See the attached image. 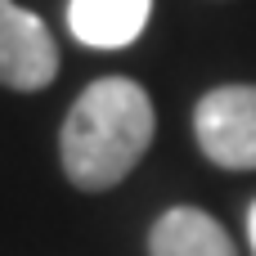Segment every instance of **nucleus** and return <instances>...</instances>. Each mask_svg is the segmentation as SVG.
<instances>
[{"label":"nucleus","mask_w":256,"mask_h":256,"mask_svg":"<svg viewBox=\"0 0 256 256\" xmlns=\"http://www.w3.org/2000/svg\"><path fill=\"white\" fill-rule=\"evenodd\" d=\"M248 238H252V256H256V202L248 207Z\"/></svg>","instance_id":"423d86ee"},{"label":"nucleus","mask_w":256,"mask_h":256,"mask_svg":"<svg viewBox=\"0 0 256 256\" xmlns=\"http://www.w3.org/2000/svg\"><path fill=\"white\" fill-rule=\"evenodd\" d=\"M148 256H238V248L202 207H171L148 230Z\"/></svg>","instance_id":"39448f33"},{"label":"nucleus","mask_w":256,"mask_h":256,"mask_svg":"<svg viewBox=\"0 0 256 256\" xmlns=\"http://www.w3.org/2000/svg\"><path fill=\"white\" fill-rule=\"evenodd\" d=\"M194 135L207 162L256 171V86H216L194 108Z\"/></svg>","instance_id":"f03ea898"},{"label":"nucleus","mask_w":256,"mask_h":256,"mask_svg":"<svg viewBox=\"0 0 256 256\" xmlns=\"http://www.w3.org/2000/svg\"><path fill=\"white\" fill-rule=\"evenodd\" d=\"M58 76V40L50 36L45 18L0 0V86L36 94Z\"/></svg>","instance_id":"7ed1b4c3"},{"label":"nucleus","mask_w":256,"mask_h":256,"mask_svg":"<svg viewBox=\"0 0 256 256\" xmlns=\"http://www.w3.org/2000/svg\"><path fill=\"white\" fill-rule=\"evenodd\" d=\"M153 0H68V32L90 50H126L144 36Z\"/></svg>","instance_id":"20e7f679"},{"label":"nucleus","mask_w":256,"mask_h":256,"mask_svg":"<svg viewBox=\"0 0 256 256\" xmlns=\"http://www.w3.org/2000/svg\"><path fill=\"white\" fill-rule=\"evenodd\" d=\"M153 130H158V112L148 90L130 76H99L76 94V104L63 117L58 130L63 176L86 194H104L122 184L144 162Z\"/></svg>","instance_id":"f257e3e1"}]
</instances>
